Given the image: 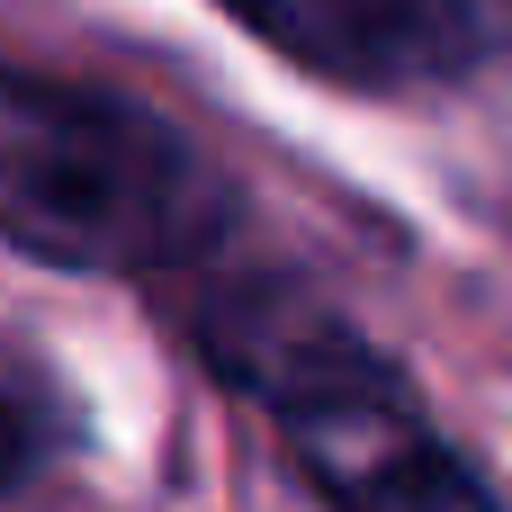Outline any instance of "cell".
Listing matches in <instances>:
<instances>
[{"mask_svg": "<svg viewBox=\"0 0 512 512\" xmlns=\"http://www.w3.org/2000/svg\"><path fill=\"white\" fill-rule=\"evenodd\" d=\"M0 243L99 279H216L225 180L135 99L0 72Z\"/></svg>", "mask_w": 512, "mask_h": 512, "instance_id": "cell-1", "label": "cell"}, {"mask_svg": "<svg viewBox=\"0 0 512 512\" xmlns=\"http://www.w3.org/2000/svg\"><path fill=\"white\" fill-rule=\"evenodd\" d=\"M207 360L279 423L297 477L333 512H495L468 459L414 414V396L297 288L198 279Z\"/></svg>", "mask_w": 512, "mask_h": 512, "instance_id": "cell-2", "label": "cell"}, {"mask_svg": "<svg viewBox=\"0 0 512 512\" xmlns=\"http://www.w3.org/2000/svg\"><path fill=\"white\" fill-rule=\"evenodd\" d=\"M333 90H450L512 63V0H216Z\"/></svg>", "mask_w": 512, "mask_h": 512, "instance_id": "cell-3", "label": "cell"}, {"mask_svg": "<svg viewBox=\"0 0 512 512\" xmlns=\"http://www.w3.org/2000/svg\"><path fill=\"white\" fill-rule=\"evenodd\" d=\"M27 477V423H18V405L0 396V486H18Z\"/></svg>", "mask_w": 512, "mask_h": 512, "instance_id": "cell-4", "label": "cell"}]
</instances>
